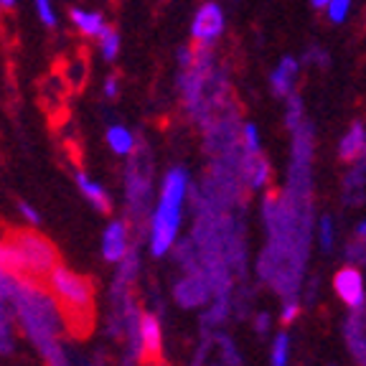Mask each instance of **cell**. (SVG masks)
I'll list each match as a JSON object with an SVG mask.
<instances>
[{
  "mask_svg": "<svg viewBox=\"0 0 366 366\" xmlns=\"http://www.w3.org/2000/svg\"><path fill=\"white\" fill-rule=\"evenodd\" d=\"M189 189V173L181 166L171 168L160 181L158 204L150 214V252H153V257H163L176 244Z\"/></svg>",
  "mask_w": 366,
  "mask_h": 366,
  "instance_id": "obj_1",
  "label": "cell"
},
{
  "mask_svg": "<svg viewBox=\"0 0 366 366\" xmlns=\"http://www.w3.org/2000/svg\"><path fill=\"white\" fill-rule=\"evenodd\" d=\"M46 280H49V290L66 310L84 313L92 308V285L79 272L64 267V264H54L51 272L46 274Z\"/></svg>",
  "mask_w": 366,
  "mask_h": 366,
  "instance_id": "obj_2",
  "label": "cell"
},
{
  "mask_svg": "<svg viewBox=\"0 0 366 366\" xmlns=\"http://www.w3.org/2000/svg\"><path fill=\"white\" fill-rule=\"evenodd\" d=\"M99 252H102L104 262L109 264H122L130 257V229L127 222L114 219L104 227L102 239H99Z\"/></svg>",
  "mask_w": 366,
  "mask_h": 366,
  "instance_id": "obj_3",
  "label": "cell"
},
{
  "mask_svg": "<svg viewBox=\"0 0 366 366\" xmlns=\"http://www.w3.org/2000/svg\"><path fill=\"white\" fill-rule=\"evenodd\" d=\"M333 290L351 310L366 308V290H364V274L356 264H346L333 277Z\"/></svg>",
  "mask_w": 366,
  "mask_h": 366,
  "instance_id": "obj_4",
  "label": "cell"
},
{
  "mask_svg": "<svg viewBox=\"0 0 366 366\" xmlns=\"http://www.w3.org/2000/svg\"><path fill=\"white\" fill-rule=\"evenodd\" d=\"M135 343L140 354L148 361H158L163 354V326H160L158 315L143 313L135 318Z\"/></svg>",
  "mask_w": 366,
  "mask_h": 366,
  "instance_id": "obj_5",
  "label": "cell"
},
{
  "mask_svg": "<svg viewBox=\"0 0 366 366\" xmlns=\"http://www.w3.org/2000/svg\"><path fill=\"white\" fill-rule=\"evenodd\" d=\"M224 34V11L217 3H206L196 11L194 23H191V36L196 44L209 46Z\"/></svg>",
  "mask_w": 366,
  "mask_h": 366,
  "instance_id": "obj_6",
  "label": "cell"
},
{
  "mask_svg": "<svg viewBox=\"0 0 366 366\" xmlns=\"http://www.w3.org/2000/svg\"><path fill=\"white\" fill-rule=\"evenodd\" d=\"M69 21H71L76 34H81L84 39H92V41H97L99 36H104L109 29L104 13L94 11V8H79V6L71 8V11H69Z\"/></svg>",
  "mask_w": 366,
  "mask_h": 366,
  "instance_id": "obj_7",
  "label": "cell"
},
{
  "mask_svg": "<svg viewBox=\"0 0 366 366\" xmlns=\"http://www.w3.org/2000/svg\"><path fill=\"white\" fill-rule=\"evenodd\" d=\"M104 143H107V148L112 150L114 155H120V158H130V155H135V150H137L135 132H132L130 127L120 125V122H114V125L107 127V132H104Z\"/></svg>",
  "mask_w": 366,
  "mask_h": 366,
  "instance_id": "obj_8",
  "label": "cell"
},
{
  "mask_svg": "<svg viewBox=\"0 0 366 366\" xmlns=\"http://www.w3.org/2000/svg\"><path fill=\"white\" fill-rule=\"evenodd\" d=\"M76 186H79V194L84 196V199L89 201V204L94 206L97 212L107 214L109 209H112V199H109L107 189H104L99 181H94L89 173H84V171L76 173Z\"/></svg>",
  "mask_w": 366,
  "mask_h": 366,
  "instance_id": "obj_9",
  "label": "cell"
},
{
  "mask_svg": "<svg viewBox=\"0 0 366 366\" xmlns=\"http://www.w3.org/2000/svg\"><path fill=\"white\" fill-rule=\"evenodd\" d=\"M297 69H300V66H297V59H292V56H285L280 61V66L274 69L272 76H269V81H272V86H274V92H277V94H282V97H287V94H290L292 84H295Z\"/></svg>",
  "mask_w": 366,
  "mask_h": 366,
  "instance_id": "obj_10",
  "label": "cell"
},
{
  "mask_svg": "<svg viewBox=\"0 0 366 366\" xmlns=\"http://www.w3.org/2000/svg\"><path fill=\"white\" fill-rule=\"evenodd\" d=\"M364 150H366V130L361 122H354L351 130L343 135L338 155H341V160H354L356 155H361Z\"/></svg>",
  "mask_w": 366,
  "mask_h": 366,
  "instance_id": "obj_11",
  "label": "cell"
},
{
  "mask_svg": "<svg viewBox=\"0 0 366 366\" xmlns=\"http://www.w3.org/2000/svg\"><path fill=\"white\" fill-rule=\"evenodd\" d=\"M120 46H122L120 31H114L112 26L107 29V34L97 39V51H99V56H102V61H107V64H112L114 59L120 56Z\"/></svg>",
  "mask_w": 366,
  "mask_h": 366,
  "instance_id": "obj_12",
  "label": "cell"
},
{
  "mask_svg": "<svg viewBox=\"0 0 366 366\" xmlns=\"http://www.w3.org/2000/svg\"><path fill=\"white\" fill-rule=\"evenodd\" d=\"M178 287H183V290H189V295H181L178 300H183L186 305H199V303H204L206 297H209V287H206V282L204 280H199V277H194V280H189V282H183V285H178Z\"/></svg>",
  "mask_w": 366,
  "mask_h": 366,
  "instance_id": "obj_13",
  "label": "cell"
},
{
  "mask_svg": "<svg viewBox=\"0 0 366 366\" xmlns=\"http://www.w3.org/2000/svg\"><path fill=\"white\" fill-rule=\"evenodd\" d=\"M34 13L39 18V23H44L46 29H54L59 23V13L54 0H34Z\"/></svg>",
  "mask_w": 366,
  "mask_h": 366,
  "instance_id": "obj_14",
  "label": "cell"
},
{
  "mask_svg": "<svg viewBox=\"0 0 366 366\" xmlns=\"http://www.w3.org/2000/svg\"><path fill=\"white\" fill-rule=\"evenodd\" d=\"M287 354H290V336L280 331L272 341V366H287Z\"/></svg>",
  "mask_w": 366,
  "mask_h": 366,
  "instance_id": "obj_15",
  "label": "cell"
},
{
  "mask_svg": "<svg viewBox=\"0 0 366 366\" xmlns=\"http://www.w3.org/2000/svg\"><path fill=\"white\" fill-rule=\"evenodd\" d=\"M349 11H351V0H331L326 6V13L333 23H343L349 18Z\"/></svg>",
  "mask_w": 366,
  "mask_h": 366,
  "instance_id": "obj_16",
  "label": "cell"
},
{
  "mask_svg": "<svg viewBox=\"0 0 366 366\" xmlns=\"http://www.w3.org/2000/svg\"><path fill=\"white\" fill-rule=\"evenodd\" d=\"M346 259H349V264L364 267L366 264V242H361L359 237H356V242H351V244L346 247Z\"/></svg>",
  "mask_w": 366,
  "mask_h": 366,
  "instance_id": "obj_17",
  "label": "cell"
},
{
  "mask_svg": "<svg viewBox=\"0 0 366 366\" xmlns=\"http://www.w3.org/2000/svg\"><path fill=\"white\" fill-rule=\"evenodd\" d=\"M318 239L323 252H331L333 249V219L331 217H323L318 224Z\"/></svg>",
  "mask_w": 366,
  "mask_h": 366,
  "instance_id": "obj_18",
  "label": "cell"
},
{
  "mask_svg": "<svg viewBox=\"0 0 366 366\" xmlns=\"http://www.w3.org/2000/svg\"><path fill=\"white\" fill-rule=\"evenodd\" d=\"M300 315V303H297V297H287L285 305H282V313H280V326H292Z\"/></svg>",
  "mask_w": 366,
  "mask_h": 366,
  "instance_id": "obj_19",
  "label": "cell"
},
{
  "mask_svg": "<svg viewBox=\"0 0 366 366\" xmlns=\"http://www.w3.org/2000/svg\"><path fill=\"white\" fill-rule=\"evenodd\" d=\"M346 343H349V351H351V356L356 359V364L366 366V336L346 338Z\"/></svg>",
  "mask_w": 366,
  "mask_h": 366,
  "instance_id": "obj_20",
  "label": "cell"
},
{
  "mask_svg": "<svg viewBox=\"0 0 366 366\" xmlns=\"http://www.w3.org/2000/svg\"><path fill=\"white\" fill-rule=\"evenodd\" d=\"M18 214H21V219L29 224V227H39V224H41L39 209H36V206H31L29 201H21V204H18Z\"/></svg>",
  "mask_w": 366,
  "mask_h": 366,
  "instance_id": "obj_21",
  "label": "cell"
},
{
  "mask_svg": "<svg viewBox=\"0 0 366 366\" xmlns=\"http://www.w3.org/2000/svg\"><path fill=\"white\" fill-rule=\"evenodd\" d=\"M267 178H269L267 163H264V160H259L257 166L252 168V178H249L252 189H264V183H267Z\"/></svg>",
  "mask_w": 366,
  "mask_h": 366,
  "instance_id": "obj_22",
  "label": "cell"
},
{
  "mask_svg": "<svg viewBox=\"0 0 366 366\" xmlns=\"http://www.w3.org/2000/svg\"><path fill=\"white\" fill-rule=\"evenodd\" d=\"M244 148H247V153L249 155H254L259 150V132H257V127L252 125H244Z\"/></svg>",
  "mask_w": 366,
  "mask_h": 366,
  "instance_id": "obj_23",
  "label": "cell"
},
{
  "mask_svg": "<svg viewBox=\"0 0 366 366\" xmlns=\"http://www.w3.org/2000/svg\"><path fill=\"white\" fill-rule=\"evenodd\" d=\"M102 94H104V99H117V97H120V76L109 74L107 79L102 81Z\"/></svg>",
  "mask_w": 366,
  "mask_h": 366,
  "instance_id": "obj_24",
  "label": "cell"
},
{
  "mask_svg": "<svg viewBox=\"0 0 366 366\" xmlns=\"http://www.w3.org/2000/svg\"><path fill=\"white\" fill-rule=\"evenodd\" d=\"M269 323H272V320H269V315L264 313V310H259V313L254 315V331H257L259 338H264L269 333Z\"/></svg>",
  "mask_w": 366,
  "mask_h": 366,
  "instance_id": "obj_25",
  "label": "cell"
},
{
  "mask_svg": "<svg viewBox=\"0 0 366 366\" xmlns=\"http://www.w3.org/2000/svg\"><path fill=\"white\" fill-rule=\"evenodd\" d=\"M356 237H359L361 242H366V222H361L359 227H356Z\"/></svg>",
  "mask_w": 366,
  "mask_h": 366,
  "instance_id": "obj_26",
  "label": "cell"
},
{
  "mask_svg": "<svg viewBox=\"0 0 366 366\" xmlns=\"http://www.w3.org/2000/svg\"><path fill=\"white\" fill-rule=\"evenodd\" d=\"M13 6H16V0H0V8H3V11H11Z\"/></svg>",
  "mask_w": 366,
  "mask_h": 366,
  "instance_id": "obj_27",
  "label": "cell"
},
{
  "mask_svg": "<svg viewBox=\"0 0 366 366\" xmlns=\"http://www.w3.org/2000/svg\"><path fill=\"white\" fill-rule=\"evenodd\" d=\"M310 3H313V8H326L331 0H310Z\"/></svg>",
  "mask_w": 366,
  "mask_h": 366,
  "instance_id": "obj_28",
  "label": "cell"
}]
</instances>
